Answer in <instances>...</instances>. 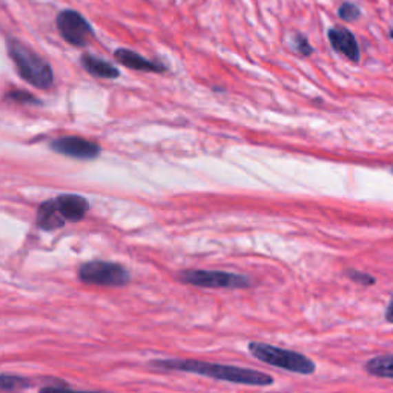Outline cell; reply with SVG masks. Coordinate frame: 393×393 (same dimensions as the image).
Wrapping results in <instances>:
<instances>
[{"label": "cell", "mask_w": 393, "mask_h": 393, "mask_svg": "<svg viewBox=\"0 0 393 393\" xmlns=\"http://www.w3.org/2000/svg\"><path fill=\"white\" fill-rule=\"evenodd\" d=\"M151 364L154 368L163 370L186 372V374L208 376L232 384L255 385V387H264V385L274 384V378L269 374L246 368H237V365L197 361V359H157V361H152Z\"/></svg>", "instance_id": "obj_1"}, {"label": "cell", "mask_w": 393, "mask_h": 393, "mask_svg": "<svg viewBox=\"0 0 393 393\" xmlns=\"http://www.w3.org/2000/svg\"><path fill=\"white\" fill-rule=\"evenodd\" d=\"M8 52L10 57L14 60L19 74L26 82L39 89H48L52 85V80H54L52 68L42 56H39L37 52L16 39L8 40Z\"/></svg>", "instance_id": "obj_2"}, {"label": "cell", "mask_w": 393, "mask_h": 393, "mask_svg": "<svg viewBox=\"0 0 393 393\" xmlns=\"http://www.w3.org/2000/svg\"><path fill=\"white\" fill-rule=\"evenodd\" d=\"M249 354L258 361L269 364L272 368H278L283 370L292 372L298 375H312L315 374L317 365L303 354H298L294 350L275 348V346L252 341L248 344Z\"/></svg>", "instance_id": "obj_3"}, {"label": "cell", "mask_w": 393, "mask_h": 393, "mask_svg": "<svg viewBox=\"0 0 393 393\" xmlns=\"http://www.w3.org/2000/svg\"><path fill=\"white\" fill-rule=\"evenodd\" d=\"M180 279L186 284L208 289H248L252 286V282L248 277L222 270L188 269L180 274Z\"/></svg>", "instance_id": "obj_4"}, {"label": "cell", "mask_w": 393, "mask_h": 393, "mask_svg": "<svg viewBox=\"0 0 393 393\" xmlns=\"http://www.w3.org/2000/svg\"><path fill=\"white\" fill-rule=\"evenodd\" d=\"M78 278L86 284L108 286V288H122L129 283L131 275L122 264L109 262H89L85 263L78 270Z\"/></svg>", "instance_id": "obj_5"}, {"label": "cell", "mask_w": 393, "mask_h": 393, "mask_svg": "<svg viewBox=\"0 0 393 393\" xmlns=\"http://www.w3.org/2000/svg\"><path fill=\"white\" fill-rule=\"evenodd\" d=\"M57 28L66 42L74 46H86L94 34L86 19L72 10L59 12Z\"/></svg>", "instance_id": "obj_6"}, {"label": "cell", "mask_w": 393, "mask_h": 393, "mask_svg": "<svg viewBox=\"0 0 393 393\" xmlns=\"http://www.w3.org/2000/svg\"><path fill=\"white\" fill-rule=\"evenodd\" d=\"M51 148L56 152L71 158L92 160L100 156V146L91 140H86L77 136H66L56 138L51 143Z\"/></svg>", "instance_id": "obj_7"}, {"label": "cell", "mask_w": 393, "mask_h": 393, "mask_svg": "<svg viewBox=\"0 0 393 393\" xmlns=\"http://www.w3.org/2000/svg\"><path fill=\"white\" fill-rule=\"evenodd\" d=\"M56 204L65 222H80L89 209L88 200L76 194H63L57 197Z\"/></svg>", "instance_id": "obj_8"}, {"label": "cell", "mask_w": 393, "mask_h": 393, "mask_svg": "<svg viewBox=\"0 0 393 393\" xmlns=\"http://www.w3.org/2000/svg\"><path fill=\"white\" fill-rule=\"evenodd\" d=\"M329 40L332 46H334L337 51L343 52L348 59L354 60V62H357L359 59V48L357 39L350 31H348L346 28H332L329 31Z\"/></svg>", "instance_id": "obj_9"}, {"label": "cell", "mask_w": 393, "mask_h": 393, "mask_svg": "<svg viewBox=\"0 0 393 393\" xmlns=\"http://www.w3.org/2000/svg\"><path fill=\"white\" fill-rule=\"evenodd\" d=\"M114 56H116V59H117V62L125 65L126 68H129V70L149 71V72L164 71V66L158 65V63H156V62H151V60L145 59L143 56H140V54H137V52L131 51V50L120 48V50L116 51Z\"/></svg>", "instance_id": "obj_10"}, {"label": "cell", "mask_w": 393, "mask_h": 393, "mask_svg": "<svg viewBox=\"0 0 393 393\" xmlns=\"http://www.w3.org/2000/svg\"><path fill=\"white\" fill-rule=\"evenodd\" d=\"M37 224L43 231H54L65 224V220L57 209L56 200H48V202L40 204L37 211Z\"/></svg>", "instance_id": "obj_11"}, {"label": "cell", "mask_w": 393, "mask_h": 393, "mask_svg": "<svg viewBox=\"0 0 393 393\" xmlns=\"http://www.w3.org/2000/svg\"><path fill=\"white\" fill-rule=\"evenodd\" d=\"M82 65H83V68L94 77L114 80L120 76V71L116 68L114 65H111L109 62H106V60L94 57V56H83Z\"/></svg>", "instance_id": "obj_12"}, {"label": "cell", "mask_w": 393, "mask_h": 393, "mask_svg": "<svg viewBox=\"0 0 393 393\" xmlns=\"http://www.w3.org/2000/svg\"><path fill=\"white\" fill-rule=\"evenodd\" d=\"M365 370L372 376L393 379V354L379 355L365 363Z\"/></svg>", "instance_id": "obj_13"}, {"label": "cell", "mask_w": 393, "mask_h": 393, "mask_svg": "<svg viewBox=\"0 0 393 393\" xmlns=\"http://www.w3.org/2000/svg\"><path fill=\"white\" fill-rule=\"evenodd\" d=\"M30 387L28 379L16 375H0V392H19Z\"/></svg>", "instance_id": "obj_14"}, {"label": "cell", "mask_w": 393, "mask_h": 393, "mask_svg": "<svg viewBox=\"0 0 393 393\" xmlns=\"http://www.w3.org/2000/svg\"><path fill=\"white\" fill-rule=\"evenodd\" d=\"M6 98H11L14 100V102L19 103H32V105H39L40 100L36 98L34 96L28 94V92H23V91H10L8 94H6Z\"/></svg>", "instance_id": "obj_15"}, {"label": "cell", "mask_w": 393, "mask_h": 393, "mask_svg": "<svg viewBox=\"0 0 393 393\" xmlns=\"http://www.w3.org/2000/svg\"><path fill=\"white\" fill-rule=\"evenodd\" d=\"M348 277L352 279V282H355L358 284H363V286H374L376 283V279L369 275V274H364V272H359V270H348Z\"/></svg>", "instance_id": "obj_16"}, {"label": "cell", "mask_w": 393, "mask_h": 393, "mask_svg": "<svg viewBox=\"0 0 393 393\" xmlns=\"http://www.w3.org/2000/svg\"><path fill=\"white\" fill-rule=\"evenodd\" d=\"M338 14L344 20H357L359 17V10L357 8L355 5L352 3H344L341 8H339Z\"/></svg>", "instance_id": "obj_17"}, {"label": "cell", "mask_w": 393, "mask_h": 393, "mask_svg": "<svg viewBox=\"0 0 393 393\" xmlns=\"http://www.w3.org/2000/svg\"><path fill=\"white\" fill-rule=\"evenodd\" d=\"M295 45H297L298 51L301 52L303 56H309L310 52H312V46L308 43V40H306L304 36H297L295 37Z\"/></svg>", "instance_id": "obj_18"}, {"label": "cell", "mask_w": 393, "mask_h": 393, "mask_svg": "<svg viewBox=\"0 0 393 393\" xmlns=\"http://www.w3.org/2000/svg\"><path fill=\"white\" fill-rule=\"evenodd\" d=\"M40 393H108V392H83V390H72L66 387H43Z\"/></svg>", "instance_id": "obj_19"}, {"label": "cell", "mask_w": 393, "mask_h": 393, "mask_svg": "<svg viewBox=\"0 0 393 393\" xmlns=\"http://www.w3.org/2000/svg\"><path fill=\"white\" fill-rule=\"evenodd\" d=\"M385 321L393 324V297L390 299V303L387 304V309H385Z\"/></svg>", "instance_id": "obj_20"}]
</instances>
